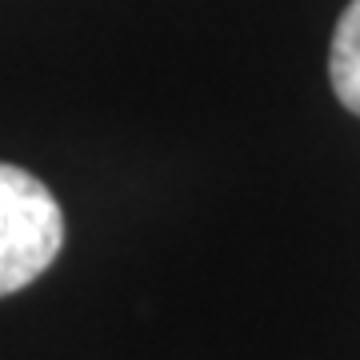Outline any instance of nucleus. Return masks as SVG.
Masks as SVG:
<instances>
[{
  "label": "nucleus",
  "mask_w": 360,
  "mask_h": 360,
  "mask_svg": "<svg viewBox=\"0 0 360 360\" xmlns=\"http://www.w3.org/2000/svg\"><path fill=\"white\" fill-rule=\"evenodd\" d=\"M65 248V212L49 184L16 165H0V296H13Z\"/></svg>",
  "instance_id": "obj_1"
},
{
  "label": "nucleus",
  "mask_w": 360,
  "mask_h": 360,
  "mask_svg": "<svg viewBox=\"0 0 360 360\" xmlns=\"http://www.w3.org/2000/svg\"><path fill=\"white\" fill-rule=\"evenodd\" d=\"M328 77H333L336 101L348 112L360 116V0H352L333 32V52H328Z\"/></svg>",
  "instance_id": "obj_2"
}]
</instances>
